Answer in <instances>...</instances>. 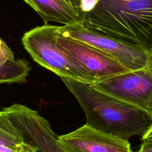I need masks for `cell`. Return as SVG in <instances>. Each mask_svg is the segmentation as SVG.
Wrapping results in <instances>:
<instances>
[{
	"mask_svg": "<svg viewBox=\"0 0 152 152\" xmlns=\"http://www.w3.org/2000/svg\"><path fill=\"white\" fill-rule=\"evenodd\" d=\"M86 115L87 124L124 139L143 135L152 125V116L146 112L91 84L61 78Z\"/></svg>",
	"mask_w": 152,
	"mask_h": 152,
	"instance_id": "6da1fadb",
	"label": "cell"
},
{
	"mask_svg": "<svg viewBox=\"0 0 152 152\" xmlns=\"http://www.w3.org/2000/svg\"><path fill=\"white\" fill-rule=\"evenodd\" d=\"M82 23L126 44L152 47V0H99Z\"/></svg>",
	"mask_w": 152,
	"mask_h": 152,
	"instance_id": "7a4b0ae2",
	"label": "cell"
},
{
	"mask_svg": "<svg viewBox=\"0 0 152 152\" xmlns=\"http://www.w3.org/2000/svg\"><path fill=\"white\" fill-rule=\"evenodd\" d=\"M57 27L48 23L26 32L21 39L24 49L35 62L61 78L94 84L86 69L56 43Z\"/></svg>",
	"mask_w": 152,
	"mask_h": 152,
	"instance_id": "3957f363",
	"label": "cell"
},
{
	"mask_svg": "<svg viewBox=\"0 0 152 152\" xmlns=\"http://www.w3.org/2000/svg\"><path fill=\"white\" fill-rule=\"evenodd\" d=\"M57 30L65 37L78 40L103 52L128 71L147 68V50L93 30L82 22L58 26Z\"/></svg>",
	"mask_w": 152,
	"mask_h": 152,
	"instance_id": "277c9868",
	"label": "cell"
},
{
	"mask_svg": "<svg viewBox=\"0 0 152 152\" xmlns=\"http://www.w3.org/2000/svg\"><path fill=\"white\" fill-rule=\"evenodd\" d=\"M91 85L152 116V74L147 68L127 71Z\"/></svg>",
	"mask_w": 152,
	"mask_h": 152,
	"instance_id": "5b68a950",
	"label": "cell"
},
{
	"mask_svg": "<svg viewBox=\"0 0 152 152\" xmlns=\"http://www.w3.org/2000/svg\"><path fill=\"white\" fill-rule=\"evenodd\" d=\"M55 39L61 48L86 69L95 83L129 71L103 52L84 43L65 37L58 31Z\"/></svg>",
	"mask_w": 152,
	"mask_h": 152,
	"instance_id": "8992f818",
	"label": "cell"
},
{
	"mask_svg": "<svg viewBox=\"0 0 152 152\" xmlns=\"http://www.w3.org/2000/svg\"><path fill=\"white\" fill-rule=\"evenodd\" d=\"M68 152H134L126 139L97 129L85 124L59 136Z\"/></svg>",
	"mask_w": 152,
	"mask_h": 152,
	"instance_id": "52a82bcc",
	"label": "cell"
},
{
	"mask_svg": "<svg viewBox=\"0 0 152 152\" xmlns=\"http://www.w3.org/2000/svg\"><path fill=\"white\" fill-rule=\"evenodd\" d=\"M42 18L65 25L75 24L84 20L81 0H23Z\"/></svg>",
	"mask_w": 152,
	"mask_h": 152,
	"instance_id": "ba28073f",
	"label": "cell"
},
{
	"mask_svg": "<svg viewBox=\"0 0 152 152\" xmlns=\"http://www.w3.org/2000/svg\"><path fill=\"white\" fill-rule=\"evenodd\" d=\"M0 152H39L27 142L20 129L0 111Z\"/></svg>",
	"mask_w": 152,
	"mask_h": 152,
	"instance_id": "9c48e42d",
	"label": "cell"
},
{
	"mask_svg": "<svg viewBox=\"0 0 152 152\" xmlns=\"http://www.w3.org/2000/svg\"><path fill=\"white\" fill-rule=\"evenodd\" d=\"M30 70L29 62L24 59L7 61L0 65V84L26 82Z\"/></svg>",
	"mask_w": 152,
	"mask_h": 152,
	"instance_id": "30bf717a",
	"label": "cell"
},
{
	"mask_svg": "<svg viewBox=\"0 0 152 152\" xmlns=\"http://www.w3.org/2000/svg\"><path fill=\"white\" fill-rule=\"evenodd\" d=\"M14 59L13 52L0 37V65Z\"/></svg>",
	"mask_w": 152,
	"mask_h": 152,
	"instance_id": "8fae6325",
	"label": "cell"
},
{
	"mask_svg": "<svg viewBox=\"0 0 152 152\" xmlns=\"http://www.w3.org/2000/svg\"><path fill=\"white\" fill-rule=\"evenodd\" d=\"M98 1L99 0H81V8L84 15L94 8Z\"/></svg>",
	"mask_w": 152,
	"mask_h": 152,
	"instance_id": "7c38bea8",
	"label": "cell"
},
{
	"mask_svg": "<svg viewBox=\"0 0 152 152\" xmlns=\"http://www.w3.org/2000/svg\"><path fill=\"white\" fill-rule=\"evenodd\" d=\"M138 152H152V140H143Z\"/></svg>",
	"mask_w": 152,
	"mask_h": 152,
	"instance_id": "4fadbf2b",
	"label": "cell"
},
{
	"mask_svg": "<svg viewBox=\"0 0 152 152\" xmlns=\"http://www.w3.org/2000/svg\"><path fill=\"white\" fill-rule=\"evenodd\" d=\"M147 68L152 74V47L148 51V60Z\"/></svg>",
	"mask_w": 152,
	"mask_h": 152,
	"instance_id": "5bb4252c",
	"label": "cell"
},
{
	"mask_svg": "<svg viewBox=\"0 0 152 152\" xmlns=\"http://www.w3.org/2000/svg\"><path fill=\"white\" fill-rule=\"evenodd\" d=\"M152 140V125L146 131V132L142 135V140Z\"/></svg>",
	"mask_w": 152,
	"mask_h": 152,
	"instance_id": "9a60e30c",
	"label": "cell"
}]
</instances>
